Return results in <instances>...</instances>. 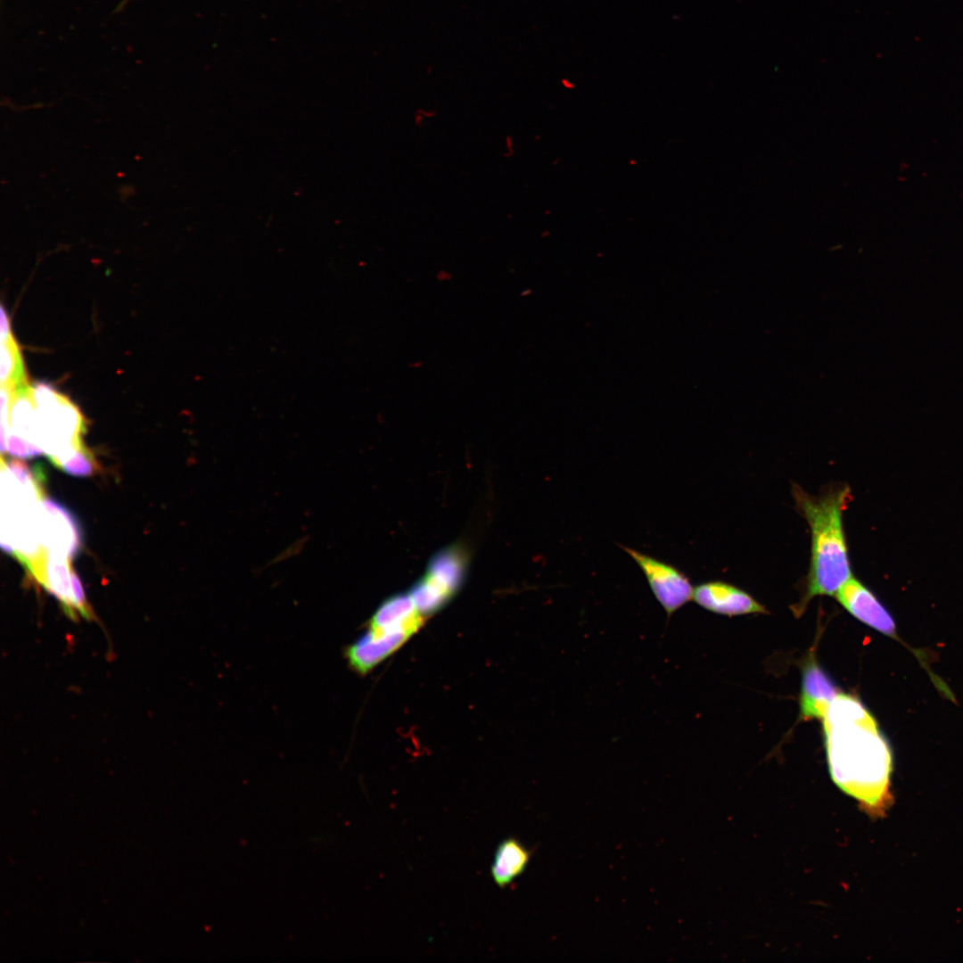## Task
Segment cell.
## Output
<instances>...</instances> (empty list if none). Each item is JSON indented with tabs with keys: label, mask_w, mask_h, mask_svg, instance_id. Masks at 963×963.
I'll use <instances>...</instances> for the list:
<instances>
[{
	"label": "cell",
	"mask_w": 963,
	"mask_h": 963,
	"mask_svg": "<svg viewBox=\"0 0 963 963\" xmlns=\"http://www.w3.org/2000/svg\"><path fill=\"white\" fill-rule=\"evenodd\" d=\"M795 508L808 523L811 532V554L805 589L792 609L798 616L816 596H835L852 576L848 547L843 527V514L852 492L847 484L829 485L818 496L794 484Z\"/></svg>",
	"instance_id": "7a4b0ae2"
},
{
	"label": "cell",
	"mask_w": 963,
	"mask_h": 963,
	"mask_svg": "<svg viewBox=\"0 0 963 963\" xmlns=\"http://www.w3.org/2000/svg\"><path fill=\"white\" fill-rule=\"evenodd\" d=\"M40 541L48 557L70 561L79 545L78 526L72 516L45 497L41 504Z\"/></svg>",
	"instance_id": "8992f818"
},
{
	"label": "cell",
	"mask_w": 963,
	"mask_h": 963,
	"mask_svg": "<svg viewBox=\"0 0 963 963\" xmlns=\"http://www.w3.org/2000/svg\"><path fill=\"white\" fill-rule=\"evenodd\" d=\"M530 858V851L515 838L501 842L491 866L494 882L502 888L512 884L526 869Z\"/></svg>",
	"instance_id": "4fadbf2b"
},
{
	"label": "cell",
	"mask_w": 963,
	"mask_h": 963,
	"mask_svg": "<svg viewBox=\"0 0 963 963\" xmlns=\"http://www.w3.org/2000/svg\"><path fill=\"white\" fill-rule=\"evenodd\" d=\"M417 630L415 628H401L386 632L368 630L345 649V657L353 671L366 674L400 647Z\"/></svg>",
	"instance_id": "52a82bcc"
},
{
	"label": "cell",
	"mask_w": 963,
	"mask_h": 963,
	"mask_svg": "<svg viewBox=\"0 0 963 963\" xmlns=\"http://www.w3.org/2000/svg\"><path fill=\"white\" fill-rule=\"evenodd\" d=\"M835 597L855 618L881 633L898 639L896 627L889 612L876 596L852 576L839 588Z\"/></svg>",
	"instance_id": "ba28073f"
},
{
	"label": "cell",
	"mask_w": 963,
	"mask_h": 963,
	"mask_svg": "<svg viewBox=\"0 0 963 963\" xmlns=\"http://www.w3.org/2000/svg\"><path fill=\"white\" fill-rule=\"evenodd\" d=\"M692 599L701 607L723 615L768 613L749 594L723 581H707L697 585L694 588Z\"/></svg>",
	"instance_id": "9c48e42d"
},
{
	"label": "cell",
	"mask_w": 963,
	"mask_h": 963,
	"mask_svg": "<svg viewBox=\"0 0 963 963\" xmlns=\"http://www.w3.org/2000/svg\"><path fill=\"white\" fill-rule=\"evenodd\" d=\"M829 772L835 785L871 815L891 802L890 747L872 714L856 697L839 693L822 718Z\"/></svg>",
	"instance_id": "6da1fadb"
},
{
	"label": "cell",
	"mask_w": 963,
	"mask_h": 963,
	"mask_svg": "<svg viewBox=\"0 0 963 963\" xmlns=\"http://www.w3.org/2000/svg\"><path fill=\"white\" fill-rule=\"evenodd\" d=\"M1 387L11 395L30 387L20 347L13 337L8 317L1 308Z\"/></svg>",
	"instance_id": "7c38bea8"
},
{
	"label": "cell",
	"mask_w": 963,
	"mask_h": 963,
	"mask_svg": "<svg viewBox=\"0 0 963 963\" xmlns=\"http://www.w3.org/2000/svg\"><path fill=\"white\" fill-rule=\"evenodd\" d=\"M466 564V555L457 546L445 548L431 559L424 574L409 593L423 615L435 613L457 592Z\"/></svg>",
	"instance_id": "277c9868"
},
{
	"label": "cell",
	"mask_w": 963,
	"mask_h": 963,
	"mask_svg": "<svg viewBox=\"0 0 963 963\" xmlns=\"http://www.w3.org/2000/svg\"><path fill=\"white\" fill-rule=\"evenodd\" d=\"M37 446L51 462L62 469L92 456L82 436L86 431L78 408L64 395L44 383L33 387Z\"/></svg>",
	"instance_id": "3957f363"
},
{
	"label": "cell",
	"mask_w": 963,
	"mask_h": 963,
	"mask_svg": "<svg viewBox=\"0 0 963 963\" xmlns=\"http://www.w3.org/2000/svg\"><path fill=\"white\" fill-rule=\"evenodd\" d=\"M837 687L811 654L803 664L800 712L803 720L822 719L838 695Z\"/></svg>",
	"instance_id": "30bf717a"
},
{
	"label": "cell",
	"mask_w": 963,
	"mask_h": 963,
	"mask_svg": "<svg viewBox=\"0 0 963 963\" xmlns=\"http://www.w3.org/2000/svg\"><path fill=\"white\" fill-rule=\"evenodd\" d=\"M424 621L409 594H397L384 600L368 621V630L386 632L401 628H421Z\"/></svg>",
	"instance_id": "8fae6325"
},
{
	"label": "cell",
	"mask_w": 963,
	"mask_h": 963,
	"mask_svg": "<svg viewBox=\"0 0 963 963\" xmlns=\"http://www.w3.org/2000/svg\"><path fill=\"white\" fill-rule=\"evenodd\" d=\"M639 566L655 599L669 620L693 598L694 588L688 577L675 566L636 549L620 545Z\"/></svg>",
	"instance_id": "5b68a950"
}]
</instances>
